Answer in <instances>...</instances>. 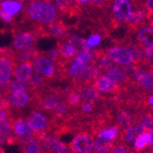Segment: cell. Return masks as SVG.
I'll return each instance as SVG.
<instances>
[{
  "label": "cell",
  "instance_id": "30bf717a",
  "mask_svg": "<svg viewBox=\"0 0 153 153\" xmlns=\"http://www.w3.org/2000/svg\"><path fill=\"white\" fill-rule=\"evenodd\" d=\"M42 1L41 0H31L27 2L23 7L22 23H31V27L37 23H39V16Z\"/></svg>",
  "mask_w": 153,
  "mask_h": 153
},
{
  "label": "cell",
  "instance_id": "7c38bea8",
  "mask_svg": "<svg viewBox=\"0 0 153 153\" xmlns=\"http://www.w3.org/2000/svg\"><path fill=\"white\" fill-rule=\"evenodd\" d=\"M130 85L134 90L140 93L153 94V70L149 69L135 83Z\"/></svg>",
  "mask_w": 153,
  "mask_h": 153
},
{
  "label": "cell",
  "instance_id": "d6a6232c",
  "mask_svg": "<svg viewBox=\"0 0 153 153\" xmlns=\"http://www.w3.org/2000/svg\"><path fill=\"white\" fill-rule=\"evenodd\" d=\"M149 69H152V70H153V64H152V65H150V67H149Z\"/></svg>",
  "mask_w": 153,
  "mask_h": 153
},
{
  "label": "cell",
  "instance_id": "3957f363",
  "mask_svg": "<svg viewBox=\"0 0 153 153\" xmlns=\"http://www.w3.org/2000/svg\"><path fill=\"white\" fill-rule=\"evenodd\" d=\"M27 121L32 130L36 133V137L41 140L49 132L51 124V117L48 115H44L39 110L33 109L27 116Z\"/></svg>",
  "mask_w": 153,
  "mask_h": 153
},
{
  "label": "cell",
  "instance_id": "5b68a950",
  "mask_svg": "<svg viewBox=\"0 0 153 153\" xmlns=\"http://www.w3.org/2000/svg\"><path fill=\"white\" fill-rule=\"evenodd\" d=\"M33 68L37 74L45 77L47 80L54 81L58 78V70L55 62L49 58L44 54L41 53L39 56L33 61Z\"/></svg>",
  "mask_w": 153,
  "mask_h": 153
},
{
  "label": "cell",
  "instance_id": "e0dca14e",
  "mask_svg": "<svg viewBox=\"0 0 153 153\" xmlns=\"http://www.w3.org/2000/svg\"><path fill=\"white\" fill-rule=\"evenodd\" d=\"M32 62H27L20 63L15 70L13 71V76L15 80L19 82H27L32 75Z\"/></svg>",
  "mask_w": 153,
  "mask_h": 153
},
{
  "label": "cell",
  "instance_id": "ac0fdd59",
  "mask_svg": "<svg viewBox=\"0 0 153 153\" xmlns=\"http://www.w3.org/2000/svg\"><path fill=\"white\" fill-rule=\"evenodd\" d=\"M19 146L20 147L22 153H43L42 144L37 137L30 138L19 144Z\"/></svg>",
  "mask_w": 153,
  "mask_h": 153
},
{
  "label": "cell",
  "instance_id": "5bb4252c",
  "mask_svg": "<svg viewBox=\"0 0 153 153\" xmlns=\"http://www.w3.org/2000/svg\"><path fill=\"white\" fill-rule=\"evenodd\" d=\"M73 88V87H72ZM78 91L82 101H90V102H103L107 100L105 96L94 89L92 85L80 86L77 88H74Z\"/></svg>",
  "mask_w": 153,
  "mask_h": 153
},
{
  "label": "cell",
  "instance_id": "ba28073f",
  "mask_svg": "<svg viewBox=\"0 0 153 153\" xmlns=\"http://www.w3.org/2000/svg\"><path fill=\"white\" fill-rule=\"evenodd\" d=\"M30 95L27 91L22 90L10 93L8 96L10 114L22 116L21 110L31 103V96Z\"/></svg>",
  "mask_w": 153,
  "mask_h": 153
},
{
  "label": "cell",
  "instance_id": "484cf974",
  "mask_svg": "<svg viewBox=\"0 0 153 153\" xmlns=\"http://www.w3.org/2000/svg\"><path fill=\"white\" fill-rule=\"evenodd\" d=\"M144 55H145V61L149 68L150 65L153 64V46L144 48Z\"/></svg>",
  "mask_w": 153,
  "mask_h": 153
},
{
  "label": "cell",
  "instance_id": "83f0119b",
  "mask_svg": "<svg viewBox=\"0 0 153 153\" xmlns=\"http://www.w3.org/2000/svg\"><path fill=\"white\" fill-rule=\"evenodd\" d=\"M141 3L147 15H153V0H142Z\"/></svg>",
  "mask_w": 153,
  "mask_h": 153
},
{
  "label": "cell",
  "instance_id": "6da1fadb",
  "mask_svg": "<svg viewBox=\"0 0 153 153\" xmlns=\"http://www.w3.org/2000/svg\"><path fill=\"white\" fill-rule=\"evenodd\" d=\"M19 65L15 51L10 48H0V93L7 91L13 71Z\"/></svg>",
  "mask_w": 153,
  "mask_h": 153
},
{
  "label": "cell",
  "instance_id": "4fadbf2b",
  "mask_svg": "<svg viewBox=\"0 0 153 153\" xmlns=\"http://www.w3.org/2000/svg\"><path fill=\"white\" fill-rule=\"evenodd\" d=\"M56 19H58V17L54 5L50 3V1H46V0L42 1L39 16V23L47 27L53 23Z\"/></svg>",
  "mask_w": 153,
  "mask_h": 153
},
{
  "label": "cell",
  "instance_id": "9a60e30c",
  "mask_svg": "<svg viewBox=\"0 0 153 153\" xmlns=\"http://www.w3.org/2000/svg\"><path fill=\"white\" fill-rule=\"evenodd\" d=\"M46 29L50 34V37L55 39H62L68 36L69 27L62 19H56L53 23L47 26Z\"/></svg>",
  "mask_w": 153,
  "mask_h": 153
},
{
  "label": "cell",
  "instance_id": "f1b7e54d",
  "mask_svg": "<svg viewBox=\"0 0 153 153\" xmlns=\"http://www.w3.org/2000/svg\"><path fill=\"white\" fill-rule=\"evenodd\" d=\"M0 19L7 23H10L13 20V16L9 15V14H7V12H5L4 10L0 8Z\"/></svg>",
  "mask_w": 153,
  "mask_h": 153
},
{
  "label": "cell",
  "instance_id": "8992f818",
  "mask_svg": "<svg viewBox=\"0 0 153 153\" xmlns=\"http://www.w3.org/2000/svg\"><path fill=\"white\" fill-rule=\"evenodd\" d=\"M12 34H13V47L17 52L24 51L35 47V43L38 38L32 30L20 32L17 29H13Z\"/></svg>",
  "mask_w": 153,
  "mask_h": 153
},
{
  "label": "cell",
  "instance_id": "d4e9b609",
  "mask_svg": "<svg viewBox=\"0 0 153 153\" xmlns=\"http://www.w3.org/2000/svg\"><path fill=\"white\" fill-rule=\"evenodd\" d=\"M134 151V150H133ZM133 151L129 150L127 146L125 145L122 142H119L117 140H116L115 146L113 148V151L112 153H133Z\"/></svg>",
  "mask_w": 153,
  "mask_h": 153
},
{
  "label": "cell",
  "instance_id": "7a4b0ae2",
  "mask_svg": "<svg viewBox=\"0 0 153 153\" xmlns=\"http://www.w3.org/2000/svg\"><path fill=\"white\" fill-rule=\"evenodd\" d=\"M133 10L131 0H113L111 2V22L110 27H117L121 24L127 23Z\"/></svg>",
  "mask_w": 153,
  "mask_h": 153
},
{
  "label": "cell",
  "instance_id": "4316f807",
  "mask_svg": "<svg viewBox=\"0 0 153 153\" xmlns=\"http://www.w3.org/2000/svg\"><path fill=\"white\" fill-rule=\"evenodd\" d=\"M102 40V37L100 34H94L92 35L88 39H86V43L88 44V46L91 47H95L97 45H99Z\"/></svg>",
  "mask_w": 153,
  "mask_h": 153
},
{
  "label": "cell",
  "instance_id": "52a82bcc",
  "mask_svg": "<svg viewBox=\"0 0 153 153\" xmlns=\"http://www.w3.org/2000/svg\"><path fill=\"white\" fill-rule=\"evenodd\" d=\"M106 54L114 63L125 66V68L131 67L135 63L132 52L123 46L111 47L106 51Z\"/></svg>",
  "mask_w": 153,
  "mask_h": 153
},
{
  "label": "cell",
  "instance_id": "d6986e66",
  "mask_svg": "<svg viewBox=\"0 0 153 153\" xmlns=\"http://www.w3.org/2000/svg\"><path fill=\"white\" fill-rule=\"evenodd\" d=\"M115 143L116 140L95 137V140L94 141V149L96 153H112Z\"/></svg>",
  "mask_w": 153,
  "mask_h": 153
},
{
  "label": "cell",
  "instance_id": "f546056e",
  "mask_svg": "<svg viewBox=\"0 0 153 153\" xmlns=\"http://www.w3.org/2000/svg\"><path fill=\"white\" fill-rule=\"evenodd\" d=\"M149 145L150 147H153V128L149 131Z\"/></svg>",
  "mask_w": 153,
  "mask_h": 153
},
{
  "label": "cell",
  "instance_id": "4dcf8cb0",
  "mask_svg": "<svg viewBox=\"0 0 153 153\" xmlns=\"http://www.w3.org/2000/svg\"><path fill=\"white\" fill-rule=\"evenodd\" d=\"M76 1H77V3H78L80 6H85V5H86V4L90 3L91 0H76Z\"/></svg>",
  "mask_w": 153,
  "mask_h": 153
},
{
  "label": "cell",
  "instance_id": "9c48e42d",
  "mask_svg": "<svg viewBox=\"0 0 153 153\" xmlns=\"http://www.w3.org/2000/svg\"><path fill=\"white\" fill-rule=\"evenodd\" d=\"M104 74L105 76L109 77L111 80H113L124 87H128L131 85L130 74L127 68L113 64L112 66L107 68Z\"/></svg>",
  "mask_w": 153,
  "mask_h": 153
},
{
  "label": "cell",
  "instance_id": "7402d4cb",
  "mask_svg": "<svg viewBox=\"0 0 153 153\" xmlns=\"http://www.w3.org/2000/svg\"><path fill=\"white\" fill-rule=\"evenodd\" d=\"M119 133H120L119 128L117 126V125H114V126H111V127H108L105 128H102L98 133H97L96 137H104V138H106V140H117Z\"/></svg>",
  "mask_w": 153,
  "mask_h": 153
},
{
  "label": "cell",
  "instance_id": "603a6c76",
  "mask_svg": "<svg viewBox=\"0 0 153 153\" xmlns=\"http://www.w3.org/2000/svg\"><path fill=\"white\" fill-rule=\"evenodd\" d=\"M149 131L144 130L137 137V140L134 143V149L136 151H140L145 149L146 146L149 145Z\"/></svg>",
  "mask_w": 153,
  "mask_h": 153
},
{
  "label": "cell",
  "instance_id": "ffe728a7",
  "mask_svg": "<svg viewBox=\"0 0 153 153\" xmlns=\"http://www.w3.org/2000/svg\"><path fill=\"white\" fill-rule=\"evenodd\" d=\"M67 39L70 41V43L73 45L74 51H75V57L77 55L82 52H89L91 51V48L86 43V39H82L78 36H67Z\"/></svg>",
  "mask_w": 153,
  "mask_h": 153
},
{
  "label": "cell",
  "instance_id": "2e32d148",
  "mask_svg": "<svg viewBox=\"0 0 153 153\" xmlns=\"http://www.w3.org/2000/svg\"><path fill=\"white\" fill-rule=\"evenodd\" d=\"M137 42L143 48L153 46V27L145 26L137 30Z\"/></svg>",
  "mask_w": 153,
  "mask_h": 153
},
{
  "label": "cell",
  "instance_id": "836d02e7",
  "mask_svg": "<svg viewBox=\"0 0 153 153\" xmlns=\"http://www.w3.org/2000/svg\"><path fill=\"white\" fill-rule=\"evenodd\" d=\"M46 1H50V0H46ZM51 1H53V0H51Z\"/></svg>",
  "mask_w": 153,
  "mask_h": 153
},
{
  "label": "cell",
  "instance_id": "44dd1931",
  "mask_svg": "<svg viewBox=\"0 0 153 153\" xmlns=\"http://www.w3.org/2000/svg\"><path fill=\"white\" fill-rule=\"evenodd\" d=\"M0 8L11 16H15L23 9L22 3L17 0H1Z\"/></svg>",
  "mask_w": 153,
  "mask_h": 153
},
{
  "label": "cell",
  "instance_id": "8fae6325",
  "mask_svg": "<svg viewBox=\"0 0 153 153\" xmlns=\"http://www.w3.org/2000/svg\"><path fill=\"white\" fill-rule=\"evenodd\" d=\"M143 131H144L143 128L140 126V125L137 123H133L128 128L120 131L117 140L124 143L129 150L133 151L134 150V149H133L134 143L137 140V137Z\"/></svg>",
  "mask_w": 153,
  "mask_h": 153
},
{
  "label": "cell",
  "instance_id": "cb8c5ba5",
  "mask_svg": "<svg viewBox=\"0 0 153 153\" xmlns=\"http://www.w3.org/2000/svg\"><path fill=\"white\" fill-rule=\"evenodd\" d=\"M53 2L60 12L61 16L68 15L69 9H70V4H69L68 0H53Z\"/></svg>",
  "mask_w": 153,
  "mask_h": 153
},
{
  "label": "cell",
  "instance_id": "277c9868",
  "mask_svg": "<svg viewBox=\"0 0 153 153\" xmlns=\"http://www.w3.org/2000/svg\"><path fill=\"white\" fill-rule=\"evenodd\" d=\"M74 132L70 148L73 153H91L94 150V136L86 129H77Z\"/></svg>",
  "mask_w": 153,
  "mask_h": 153
},
{
  "label": "cell",
  "instance_id": "1f68e13d",
  "mask_svg": "<svg viewBox=\"0 0 153 153\" xmlns=\"http://www.w3.org/2000/svg\"><path fill=\"white\" fill-rule=\"evenodd\" d=\"M17 1H19V2H22V1H24V2H30V1H31V0H17Z\"/></svg>",
  "mask_w": 153,
  "mask_h": 153
}]
</instances>
